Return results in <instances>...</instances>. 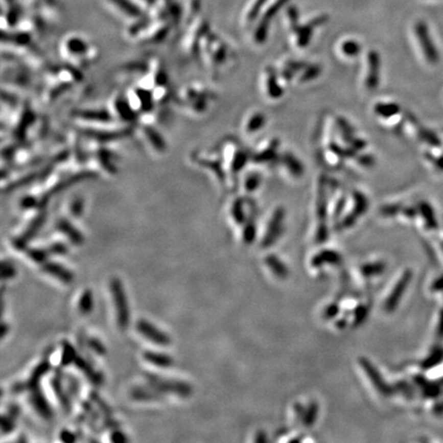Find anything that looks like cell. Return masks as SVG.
Wrapping results in <instances>:
<instances>
[{"label": "cell", "instance_id": "1", "mask_svg": "<svg viewBox=\"0 0 443 443\" xmlns=\"http://www.w3.org/2000/svg\"><path fill=\"white\" fill-rule=\"evenodd\" d=\"M61 58L69 66L83 70L99 59L98 46L79 33H70L59 44Z\"/></svg>", "mask_w": 443, "mask_h": 443}, {"label": "cell", "instance_id": "2", "mask_svg": "<svg viewBox=\"0 0 443 443\" xmlns=\"http://www.w3.org/2000/svg\"><path fill=\"white\" fill-rule=\"evenodd\" d=\"M214 100V92L200 83L184 85L176 97V103L179 108L186 114L195 117L204 115Z\"/></svg>", "mask_w": 443, "mask_h": 443}, {"label": "cell", "instance_id": "3", "mask_svg": "<svg viewBox=\"0 0 443 443\" xmlns=\"http://www.w3.org/2000/svg\"><path fill=\"white\" fill-rule=\"evenodd\" d=\"M230 57L231 52L228 45L209 30L201 41L198 59L213 74H217L230 61Z\"/></svg>", "mask_w": 443, "mask_h": 443}, {"label": "cell", "instance_id": "4", "mask_svg": "<svg viewBox=\"0 0 443 443\" xmlns=\"http://www.w3.org/2000/svg\"><path fill=\"white\" fill-rule=\"evenodd\" d=\"M208 31L209 27L206 20L200 16H196L187 23L186 30L180 40V51L186 59H198L201 41Z\"/></svg>", "mask_w": 443, "mask_h": 443}, {"label": "cell", "instance_id": "5", "mask_svg": "<svg viewBox=\"0 0 443 443\" xmlns=\"http://www.w3.org/2000/svg\"><path fill=\"white\" fill-rule=\"evenodd\" d=\"M220 154L228 177V183L232 184L248 159L247 151L237 142L230 138L221 144Z\"/></svg>", "mask_w": 443, "mask_h": 443}, {"label": "cell", "instance_id": "6", "mask_svg": "<svg viewBox=\"0 0 443 443\" xmlns=\"http://www.w3.org/2000/svg\"><path fill=\"white\" fill-rule=\"evenodd\" d=\"M191 158L196 167L211 174L218 184L222 186L228 184V177L220 152L196 151L191 155Z\"/></svg>", "mask_w": 443, "mask_h": 443}, {"label": "cell", "instance_id": "7", "mask_svg": "<svg viewBox=\"0 0 443 443\" xmlns=\"http://www.w3.org/2000/svg\"><path fill=\"white\" fill-rule=\"evenodd\" d=\"M155 123L136 122L134 129L137 131L139 138L152 154L161 156L168 151V143Z\"/></svg>", "mask_w": 443, "mask_h": 443}, {"label": "cell", "instance_id": "8", "mask_svg": "<svg viewBox=\"0 0 443 443\" xmlns=\"http://www.w3.org/2000/svg\"><path fill=\"white\" fill-rule=\"evenodd\" d=\"M107 108L118 122L130 126L136 124L138 115L131 108L124 91L114 92L108 102Z\"/></svg>", "mask_w": 443, "mask_h": 443}, {"label": "cell", "instance_id": "9", "mask_svg": "<svg viewBox=\"0 0 443 443\" xmlns=\"http://www.w3.org/2000/svg\"><path fill=\"white\" fill-rule=\"evenodd\" d=\"M148 385L154 388L159 393H171L179 397H189L192 393V387L183 381L169 380L159 375L148 372L145 375Z\"/></svg>", "mask_w": 443, "mask_h": 443}, {"label": "cell", "instance_id": "10", "mask_svg": "<svg viewBox=\"0 0 443 443\" xmlns=\"http://www.w3.org/2000/svg\"><path fill=\"white\" fill-rule=\"evenodd\" d=\"M110 290L114 307L116 309L117 324L121 330H125L129 323V307L123 285L118 278H113L111 280Z\"/></svg>", "mask_w": 443, "mask_h": 443}, {"label": "cell", "instance_id": "11", "mask_svg": "<svg viewBox=\"0 0 443 443\" xmlns=\"http://www.w3.org/2000/svg\"><path fill=\"white\" fill-rule=\"evenodd\" d=\"M104 2L116 17L124 20L127 24L143 18L147 14L132 0H104Z\"/></svg>", "mask_w": 443, "mask_h": 443}, {"label": "cell", "instance_id": "12", "mask_svg": "<svg viewBox=\"0 0 443 443\" xmlns=\"http://www.w3.org/2000/svg\"><path fill=\"white\" fill-rule=\"evenodd\" d=\"M48 213L44 208H39L36 212V215L30 220L29 224L25 228L24 232L19 235L17 238H15L13 244L15 248L19 250H25L28 246V243L36 236V234L39 232V230L42 228L46 221Z\"/></svg>", "mask_w": 443, "mask_h": 443}, {"label": "cell", "instance_id": "13", "mask_svg": "<svg viewBox=\"0 0 443 443\" xmlns=\"http://www.w3.org/2000/svg\"><path fill=\"white\" fill-rule=\"evenodd\" d=\"M414 37L416 39V42L419 45L421 52L427 62L430 64H434L439 60V55L437 53L436 46H434V43L432 41V38L430 36V32L428 30V27L423 21H417L414 24L413 27Z\"/></svg>", "mask_w": 443, "mask_h": 443}, {"label": "cell", "instance_id": "14", "mask_svg": "<svg viewBox=\"0 0 443 443\" xmlns=\"http://www.w3.org/2000/svg\"><path fill=\"white\" fill-rule=\"evenodd\" d=\"M380 71L381 60L379 53L376 51H369L365 56V69L363 84L366 89L374 90L380 83Z\"/></svg>", "mask_w": 443, "mask_h": 443}, {"label": "cell", "instance_id": "15", "mask_svg": "<svg viewBox=\"0 0 443 443\" xmlns=\"http://www.w3.org/2000/svg\"><path fill=\"white\" fill-rule=\"evenodd\" d=\"M136 331L148 341L152 342L153 344H156L158 346H169L171 343L170 336L160 331L158 328H156L151 322L147 321L145 319H141L136 322Z\"/></svg>", "mask_w": 443, "mask_h": 443}, {"label": "cell", "instance_id": "16", "mask_svg": "<svg viewBox=\"0 0 443 443\" xmlns=\"http://www.w3.org/2000/svg\"><path fill=\"white\" fill-rule=\"evenodd\" d=\"M50 368H51L50 363L46 360L42 361L41 363H39L34 368V370L32 371L31 376L29 377V379L26 382H24V383H18L16 385H14L13 391L16 392V393H20V392H23V391H30L33 388L39 387L40 386L39 385L40 381L49 372Z\"/></svg>", "mask_w": 443, "mask_h": 443}, {"label": "cell", "instance_id": "17", "mask_svg": "<svg viewBox=\"0 0 443 443\" xmlns=\"http://www.w3.org/2000/svg\"><path fill=\"white\" fill-rule=\"evenodd\" d=\"M55 229L65 235L69 241L75 245H80L84 242V236L80 230L66 217L59 218L55 223Z\"/></svg>", "mask_w": 443, "mask_h": 443}, {"label": "cell", "instance_id": "18", "mask_svg": "<svg viewBox=\"0 0 443 443\" xmlns=\"http://www.w3.org/2000/svg\"><path fill=\"white\" fill-rule=\"evenodd\" d=\"M29 395V401L36 412L45 419H50L53 416V410L49 404L43 392L40 390V386L31 389Z\"/></svg>", "mask_w": 443, "mask_h": 443}, {"label": "cell", "instance_id": "19", "mask_svg": "<svg viewBox=\"0 0 443 443\" xmlns=\"http://www.w3.org/2000/svg\"><path fill=\"white\" fill-rule=\"evenodd\" d=\"M411 276H412V273L409 270L405 271L404 274L401 276V278L399 279V281L395 285L393 291L391 292L390 297L388 298V300L386 302V309H387V311L391 312V311H393L397 307L400 299L402 298L403 293L406 290V287H407L408 283L411 280Z\"/></svg>", "mask_w": 443, "mask_h": 443}, {"label": "cell", "instance_id": "20", "mask_svg": "<svg viewBox=\"0 0 443 443\" xmlns=\"http://www.w3.org/2000/svg\"><path fill=\"white\" fill-rule=\"evenodd\" d=\"M41 266H42V271L44 273L55 277L62 283L70 284L74 280V274L68 268H66L65 266L59 263L46 261Z\"/></svg>", "mask_w": 443, "mask_h": 443}, {"label": "cell", "instance_id": "21", "mask_svg": "<svg viewBox=\"0 0 443 443\" xmlns=\"http://www.w3.org/2000/svg\"><path fill=\"white\" fill-rule=\"evenodd\" d=\"M283 218H284L283 208H277L274 212L272 219L270 220V223L268 226V231H267V234H266L264 242H263V244L265 246L272 244L277 239L278 235H280V233L282 231Z\"/></svg>", "mask_w": 443, "mask_h": 443}, {"label": "cell", "instance_id": "22", "mask_svg": "<svg viewBox=\"0 0 443 443\" xmlns=\"http://www.w3.org/2000/svg\"><path fill=\"white\" fill-rule=\"evenodd\" d=\"M51 384H52L53 391H54L56 397L58 398V400L60 402V405L62 406V408L64 409V411H66L67 413H69L71 411V408H72V403H71L70 397L68 395L69 392L64 388L63 383L61 381V378L57 377V376L53 377V379L51 381Z\"/></svg>", "mask_w": 443, "mask_h": 443}, {"label": "cell", "instance_id": "23", "mask_svg": "<svg viewBox=\"0 0 443 443\" xmlns=\"http://www.w3.org/2000/svg\"><path fill=\"white\" fill-rule=\"evenodd\" d=\"M265 91L271 99H278L282 96V88L277 79V73L273 69H267L265 71Z\"/></svg>", "mask_w": 443, "mask_h": 443}, {"label": "cell", "instance_id": "24", "mask_svg": "<svg viewBox=\"0 0 443 443\" xmlns=\"http://www.w3.org/2000/svg\"><path fill=\"white\" fill-rule=\"evenodd\" d=\"M365 370V372L368 375L369 379L371 380L372 384L375 385V387L383 394V395H388V393L390 392V388L385 384L384 380L382 379V376L380 375V372L374 367V365L368 362L365 359H361L360 362Z\"/></svg>", "mask_w": 443, "mask_h": 443}, {"label": "cell", "instance_id": "25", "mask_svg": "<svg viewBox=\"0 0 443 443\" xmlns=\"http://www.w3.org/2000/svg\"><path fill=\"white\" fill-rule=\"evenodd\" d=\"M266 0H249L242 13V22L250 25L261 14Z\"/></svg>", "mask_w": 443, "mask_h": 443}, {"label": "cell", "instance_id": "26", "mask_svg": "<svg viewBox=\"0 0 443 443\" xmlns=\"http://www.w3.org/2000/svg\"><path fill=\"white\" fill-rule=\"evenodd\" d=\"M144 359L149 362L150 364L157 366V367H161V368H167L173 365L174 363V359L165 353H160V352H155V351H151L148 350L145 351L143 354Z\"/></svg>", "mask_w": 443, "mask_h": 443}, {"label": "cell", "instance_id": "27", "mask_svg": "<svg viewBox=\"0 0 443 443\" xmlns=\"http://www.w3.org/2000/svg\"><path fill=\"white\" fill-rule=\"evenodd\" d=\"M130 397L137 401H153L161 398V393L156 391L151 386L149 387H134L130 391Z\"/></svg>", "mask_w": 443, "mask_h": 443}, {"label": "cell", "instance_id": "28", "mask_svg": "<svg viewBox=\"0 0 443 443\" xmlns=\"http://www.w3.org/2000/svg\"><path fill=\"white\" fill-rule=\"evenodd\" d=\"M277 147L278 142L277 141H271L270 143H267L264 148L259 150L255 154H253L252 158L255 162H270L275 160L277 155Z\"/></svg>", "mask_w": 443, "mask_h": 443}, {"label": "cell", "instance_id": "29", "mask_svg": "<svg viewBox=\"0 0 443 443\" xmlns=\"http://www.w3.org/2000/svg\"><path fill=\"white\" fill-rule=\"evenodd\" d=\"M74 363L76 367L79 368L86 376V378L95 385H100L103 382V376L99 371H96L92 365L84 358L77 356Z\"/></svg>", "mask_w": 443, "mask_h": 443}, {"label": "cell", "instance_id": "30", "mask_svg": "<svg viewBox=\"0 0 443 443\" xmlns=\"http://www.w3.org/2000/svg\"><path fill=\"white\" fill-rule=\"evenodd\" d=\"M400 111L399 106L396 103L391 102H379L374 107L376 116L382 119H391Z\"/></svg>", "mask_w": 443, "mask_h": 443}, {"label": "cell", "instance_id": "31", "mask_svg": "<svg viewBox=\"0 0 443 443\" xmlns=\"http://www.w3.org/2000/svg\"><path fill=\"white\" fill-rule=\"evenodd\" d=\"M266 123V117L264 113L254 112L250 114L244 122V132L252 134L258 132Z\"/></svg>", "mask_w": 443, "mask_h": 443}, {"label": "cell", "instance_id": "32", "mask_svg": "<svg viewBox=\"0 0 443 443\" xmlns=\"http://www.w3.org/2000/svg\"><path fill=\"white\" fill-rule=\"evenodd\" d=\"M339 51L343 57L352 59L360 54L361 44L353 38H347L341 41L339 44Z\"/></svg>", "mask_w": 443, "mask_h": 443}, {"label": "cell", "instance_id": "33", "mask_svg": "<svg viewBox=\"0 0 443 443\" xmlns=\"http://www.w3.org/2000/svg\"><path fill=\"white\" fill-rule=\"evenodd\" d=\"M282 166L286 171H288V174L294 178L301 177L303 175V167L302 164L295 158L292 154L285 153L282 155Z\"/></svg>", "mask_w": 443, "mask_h": 443}, {"label": "cell", "instance_id": "34", "mask_svg": "<svg viewBox=\"0 0 443 443\" xmlns=\"http://www.w3.org/2000/svg\"><path fill=\"white\" fill-rule=\"evenodd\" d=\"M287 2V0H266L262 11L261 21L269 24V21L277 13V11Z\"/></svg>", "mask_w": 443, "mask_h": 443}, {"label": "cell", "instance_id": "35", "mask_svg": "<svg viewBox=\"0 0 443 443\" xmlns=\"http://www.w3.org/2000/svg\"><path fill=\"white\" fill-rule=\"evenodd\" d=\"M78 309L82 314H90L94 310V297L92 292L89 289H86L82 292L78 301Z\"/></svg>", "mask_w": 443, "mask_h": 443}, {"label": "cell", "instance_id": "36", "mask_svg": "<svg viewBox=\"0 0 443 443\" xmlns=\"http://www.w3.org/2000/svg\"><path fill=\"white\" fill-rule=\"evenodd\" d=\"M443 361V348H435L430 355L423 361L422 366L425 369H430L434 366H437Z\"/></svg>", "mask_w": 443, "mask_h": 443}, {"label": "cell", "instance_id": "37", "mask_svg": "<svg viewBox=\"0 0 443 443\" xmlns=\"http://www.w3.org/2000/svg\"><path fill=\"white\" fill-rule=\"evenodd\" d=\"M27 255L35 263L37 264H43L48 261V258L51 255L48 247L46 248H40V247H31L27 248Z\"/></svg>", "mask_w": 443, "mask_h": 443}, {"label": "cell", "instance_id": "38", "mask_svg": "<svg viewBox=\"0 0 443 443\" xmlns=\"http://www.w3.org/2000/svg\"><path fill=\"white\" fill-rule=\"evenodd\" d=\"M244 202L240 198H236L231 204V215L236 224H243L245 220L244 211H243Z\"/></svg>", "mask_w": 443, "mask_h": 443}, {"label": "cell", "instance_id": "39", "mask_svg": "<svg viewBox=\"0 0 443 443\" xmlns=\"http://www.w3.org/2000/svg\"><path fill=\"white\" fill-rule=\"evenodd\" d=\"M68 211L74 219H79L82 217L84 212V200L81 197L72 198L68 204Z\"/></svg>", "mask_w": 443, "mask_h": 443}, {"label": "cell", "instance_id": "40", "mask_svg": "<svg viewBox=\"0 0 443 443\" xmlns=\"http://www.w3.org/2000/svg\"><path fill=\"white\" fill-rule=\"evenodd\" d=\"M76 357H77V355H76V351H75L74 347L69 342H64L63 343L62 358H61L62 365L66 366V365H69L71 363H74Z\"/></svg>", "mask_w": 443, "mask_h": 443}, {"label": "cell", "instance_id": "41", "mask_svg": "<svg viewBox=\"0 0 443 443\" xmlns=\"http://www.w3.org/2000/svg\"><path fill=\"white\" fill-rule=\"evenodd\" d=\"M260 183H261L260 176L254 173H250L244 178L243 188L246 192H253L254 190H257Z\"/></svg>", "mask_w": 443, "mask_h": 443}, {"label": "cell", "instance_id": "42", "mask_svg": "<svg viewBox=\"0 0 443 443\" xmlns=\"http://www.w3.org/2000/svg\"><path fill=\"white\" fill-rule=\"evenodd\" d=\"M421 213H422V216H423V218H424V220H425L426 226H427L429 229H434V228L437 227L436 219H435L434 214H433V211H432V208L429 206V204H423V205L421 206Z\"/></svg>", "mask_w": 443, "mask_h": 443}, {"label": "cell", "instance_id": "43", "mask_svg": "<svg viewBox=\"0 0 443 443\" xmlns=\"http://www.w3.org/2000/svg\"><path fill=\"white\" fill-rule=\"evenodd\" d=\"M285 20H286V25L288 26L289 30L291 31L292 29H294L297 27L298 21H299V15H298V11L297 8L294 7H288L286 9L285 12Z\"/></svg>", "mask_w": 443, "mask_h": 443}, {"label": "cell", "instance_id": "44", "mask_svg": "<svg viewBox=\"0 0 443 443\" xmlns=\"http://www.w3.org/2000/svg\"><path fill=\"white\" fill-rule=\"evenodd\" d=\"M323 261L329 262V263H335V264H337L340 261V257L338 255V253H336L334 251H328V250L327 251H322L321 253H319V255H317V257L314 258L313 265L314 266L320 265V264H322Z\"/></svg>", "mask_w": 443, "mask_h": 443}, {"label": "cell", "instance_id": "45", "mask_svg": "<svg viewBox=\"0 0 443 443\" xmlns=\"http://www.w3.org/2000/svg\"><path fill=\"white\" fill-rule=\"evenodd\" d=\"M267 264L269 265L270 268L273 269V272L276 275H278L280 277H285L286 276L287 271H286L285 267L281 264V262L278 261L277 258L272 257V255L269 257V258H267Z\"/></svg>", "mask_w": 443, "mask_h": 443}, {"label": "cell", "instance_id": "46", "mask_svg": "<svg viewBox=\"0 0 443 443\" xmlns=\"http://www.w3.org/2000/svg\"><path fill=\"white\" fill-rule=\"evenodd\" d=\"M90 395H89V397H90V399L96 403V405L99 407V409H100V411L102 412V413H104L107 417H110L111 416V414H112V411H111V408L109 407V405L97 394V393H95V392H91V393H89Z\"/></svg>", "mask_w": 443, "mask_h": 443}, {"label": "cell", "instance_id": "47", "mask_svg": "<svg viewBox=\"0 0 443 443\" xmlns=\"http://www.w3.org/2000/svg\"><path fill=\"white\" fill-rule=\"evenodd\" d=\"M16 268L15 266L9 262V261H4L2 264V278L4 280H9L12 279L16 276Z\"/></svg>", "mask_w": 443, "mask_h": 443}, {"label": "cell", "instance_id": "48", "mask_svg": "<svg viewBox=\"0 0 443 443\" xmlns=\"http://www.w3.org/2000/svg\"><path fill=\"white\" fill-rule=\"evenodd\" d=\"M86 344L89 347V349L91 351H94L96 354H98L100 356H103L106 354V348L100 340H98L96 338H90L86 341Z\"/></svg>", "mask_w": 443, "mask_h": 443}, {"label": "cell", "instance_id": "49", "mask_svg": "<svg viewBox=\"0 0 443 443\" xmlns=\"http://www.w3.org/2000/svg\"><path fill=\"white\" fill-rule=\"evenodd\" d=\"M48 249L51 254L55 255H64L68 252V246L62 241H56L48 246Z\"/></svg>", "mask_w": 443, "mask_h": 443}, {"label": "cell", "instance_id": "50", "mask_svg": "<svg viewBox=\"0 0 443 443\" xmlns=\"http://www.w3.org/2000/svg\"><path fill=\"white\" fill-rule=\"evenodd\" d=\"M16 418L9 413L4 414L2 417V431L3 433H11L15 429Z\"/></svg>", "mask_w": 443, "mask_h": 443}, {"label": "cell", "instance_id": "51", "mask_svg": "<svg viewBox=\"0 0 443 443\" xmlns=\"http://www.w3.org/2000/svg\"><path fill=\"white\" fill-rule=\"evenodd\" d=\"M316 415H317V405L315 403H312L309 408L306 410L305 413V418H304V423L307 426L312 425L315 419H316Z\"/></svg>", "mask_w": 443, "mask_h": 443}, {"label": "cell", "instance_id": "52", "mask_svg": "<svg viewBox=\"0 0 443 443\" xmlns=\"http://www.w3.org/2000/svg\"><path fill=\"white\" fill-rule=\"evenodd\" d=\"M383 270H384V265L383 264H370V265H365L362 268V272L366 276H371V275L379 274Z\"/></svg>", "mask_w": 443, "mask_h": 443}, {"label": "cell", "instance_id": "53", "mask_svg": "<svg viewBox=\"0 0 443 443\" xmlns=\"http://www.w3.org/2000/svg\"><path fill=\"white\" fill-rule=\"evenodd\" d=\"M423 389H424V394L428 397H436L440 393V388L437 385L428 382L424 383Z\"/></svg>", "mask_w": 443, "mask_h": 443}, {"label": "cell", "instance_id": "54", "mask_svg": "<svg viewBox=\"0 0 443 443\" xmlns=\"http://www.w3.org/2000/svg\"><path fill=\"white\" fill-rule=\"evenodd\" d=\"M68 392L69 394L74 395L75 397L79 394V384L72 376L68 375Z\"/></svg>", "mask_w": 443, "mask_h": 443}, {"label": "cell", "instance_id": "55", "mask_svg": "<svg viewBox=\"0 0 443 443\" xmlns=\"http://www.w3.org/2000/svg\"><path fill=\"white\" fill-rule=\"evenodd\" d=\"M255 235V228L252 224L246 225L243 232V239L245 242H251Z\"/></svg>", "mask_w": 443, "mask_h": 443}, {"label": "cell", "instance_id": "56", "mask_svg": "<svg viewBox=\"0 0 443 443\" xmlns=\"http://www.w3.org/2000/svg\"><path fill=\"white\" fill-rule=\"evenodd\" d=\"M60 438H61L62 441L69 443V442H74V441H76V439H77V435H76L75 433H73V432H71V431L65 429V430H63V431L60 433Z\"/></svg>", "mask_w": 443, "mask_h": 443}, {"label": "cell", "instance_id": "57", "mask_svg": "<svg viewBox=\"0 0 443 443\" xmlns=\"http://www.w3.org/2000/svg\"><path fill=\"white\" fill-rule=\"evenodd\" d=\"M110 439H111V441H113L115 443H122V442L127 441L126 435L119 430H114L110 435Z\"/></svg>", "mask_w": 443, "mask_h": 443}, {"label": "cell", "instance_id": "58", "mask_svg": "<svg viewBox=\"0 0 443 443\" xmlns=\"http://www.w3.org/2000/svg\"><path fill=\"white\" fill-rule=\"evenodd\" d=\"M132 2L147 13L152 8L156 0H132Z\"/></svg>", "mask_w": 443, "mask_h": 443}, {"label": "cell", "instance_id": "59", "mask_svg": "<svg viewBox=\"0 0 443 443\" xmlns=\"http://www.w3.org/2000/svg\"><path fill=\"white\" fill-rule=\"evenodd\" d=\"M432 290L434 291H441L443 290V274L438 277L432 284Z\"/></svg>", "mask_w": 443, "mask_h": 443}, {"label": "cell", "instance_id": "60", "mask_svg": "<svg viewBox=\"0 0 443 443\" xmlns=\"http://www.w3.org/2000/svg\"><path fill=\"white\" fill-rule=\"evenodd\" d=\"M437 336L440 339H443V309L440 311L439 314V320L437 324Z\"/></svg>", "mask_w": 443, "mask_h": 443}, {"label": "cell", "instance_id": "61", "mask_svg": "<svg viewBox=\"0 0 443 443\" xmlns=\"http://www.w3.org/2000/svg\"><path fill=\"white\" fill-rule=\"evenodd\" d=\"M364 315H366V310L364 309V308H362V307H360L358 310H357V313H356V320L357 321H362V319L364 318Z\"/></svg>", "mask_w": 443, "mask_h": 443}, {"label": "cell", "instance_id": "62", "mask_svg": "<svg viewBox=\"0 0 443 443\" xmlns=\"http://www.w3.org/2000/svg\"><path fill=\"white\" fill-rule=\"evenodd\" d=\"M328 312H331V313H328L327 315H328L329 317H332V316H334L335 314H337V313H338V307H336V306L330 307V308L328 309Z\"/></svg>", "mask_w": 443, "mask_h": 443}, {"label": "cell", "instance_id": "63", "mask_svg": "<svg viewBox=\"0 0 443 443\" xmlns=\"http://www.w3.org/2000/svg\"><path fill=\"white\" fill-rule=\"evenodd\" d=\"M10 331V328H9V325L7 324V323H3V329H2V337L3 338H5L6 337V335H7V333Z\"/></svg>", "mask_w": 443, "mask_h": 443}]
</instances>
